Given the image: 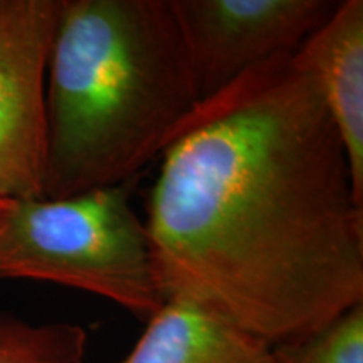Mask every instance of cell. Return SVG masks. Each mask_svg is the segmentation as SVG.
I'll list each match as a JSON object with an SVG mask.
<instances>
[{"instance_id": "obj_1", "label": "cell", "mask_w": 363, "mask_h": 363, "mask_svg": "<svg viewBox=\"0 0 363 363\" xmlns=\"http://www.w3.org/2000/svg\"><path fill=\"white\" fill-rule=\"evenodd\" d=\"M145 229L163 303L272 347L363 301V201L293 52L201 103L162 153Z\"/></svg>"}, {"instance_id": "obj_2", "label": "cell", "mask_w": 363, "mask_h": 363, "mask_svg": "<svg viewBox=\"0 0 363 363\" xmlns=\"http://www.w3.org/2000/svg\"><path fill=\"white\" fill-rule=\"evenodd\" d=\"M201 103L169 0H62L45 83L43 199L128 184Z\"/></svg>"}, {"instance_id": "obj_3", "label": "cell", "mask_w": 363, "mask_h": 363, "mask_svg": "<svg viewBox=\"0 0 363 363\" xmlns=\"http://www.w3.org/2000/svg\"><path fill=\"white\" fill-rule=\"evenodd\" d=\"M0 279L79 289L145 321L163 305L128 184L66 199L13 201L0 229Z\"/></svg>"}, {"instance_id": "obj_4", "label": "cell", "mask_w": 363, "mask_h": 363, "mask_svg": "<svg viewBox=\"0 0 363 363\" xmlns=\"http://www.w3.org/2000/svg\"><path fill=\"white\" fill-rule=\"evenodd\" d=\"M199 96H216L262 62L293 52L335 0H169Z\"/></svg>"}, {"instance_id": "obj_5", "label": "cell", "mask_w": 363, "mask_h": 363, "mask_svg": "<svg viewBox=\"0 0 363 363\" xmlns=\"http://www.w3.org/2000/svg\"><path fill=\"white\" fill-rule=\"evenodd\" d=\"M62 0H0V199H43L45 83Z\"/></svg>"}, {"instance_id": "obj_6", "label": "cell", "mask_w": 363, "mask_h": 363, "mask_svg": "<svg viewBox=\"0 0 363 363\" xmlns=\"http://www.w3.org/2000/svg\"><path fill=\"white\" fill-rule=\"evenodd\" d=\"M311 76L347 150L363 201V0H343L293 51Z\"/></svg>"}, {"instance_id": "obj_7", "label": "cell", "mask_w": 363, "mask_h": 363, "mask_svg": "<svg viewBox=\"0 0 363 363\" xmlns=\"http://www.w3.org/2000/svg\"><path fill=\"white\" fill-rule=\"evenodd\" d=\"M121 363H278L272 345L185 301H165Z\"/></svg>"}, {"instance_id": "obj_8", "label": "cell", "mask_w": 363, "mask_h": 363, "mask_svg": "<svg viewBox=\"0 0 363 363\" xmlns=\"http://www.w3.org/2000/svg\"><path fill=\"white\" fill-rule=\"evenodd\" d=\"M88 333L71 323L30 325L0 315V363H84Z\"/></svg>"}, {"instance_id": "obj_9", "label": "cell", "mask_w": 363, "mask_h": 363, "mask_svg": "<svg viewBox=\"0 0 363 363\" xmlns=\"http://www.w3.org/2000/svg\"><path fill=\"white\" fill-rule=\"evenodd\" d=\"M272 348L278 363H363V301L306 337Z\"/></svg>"}, {"instance_id": "obj_10", "label": "cell", "mask_w": 363, "mask_h": 363, "mask_svg": "<svg viewBox=\"0 0 363 363\" xmlns=\"http://www.w3.org/2000/svg\"><path fill=\"white\" fill-rule=\"evenodd\" d=\"M12 206H13V201H9V199H0V229H2L4 222H6Z\"/></svg>"}]
</instances>
